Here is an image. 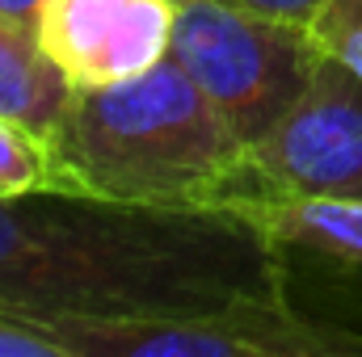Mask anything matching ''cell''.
I'll return each instance as SVG.
<instances>
[{
    "instance_id": "3",
    "label": "cell",
    "mask_w": 362,
    "mask_h": 357,
    "mask_svg": "<svg viewBox=\"0 0 362 357\" xmlns=\"http://www.w3.org/2000/svg\"><path fill=\"white\" fill-rule=\"evenodd\" d=\"M169 55L245 147L308 92L325 59L308 25L257 13L240 0H177Z\"/></svg>"
},
{
    "instance_id": "5",
    "label": "cell",
    "mask_w": 362,
    "mask_h": 357,
    "mask_svg": "<svg viewBox=\"0 0 362 357\" xmlns=\"http://www.w3.org/2000/svg\"><path fill=\"white\" fill-rule=\"evenodd\" d=\"M262 198H362V76L333 55L308 92L249 143Z\"/></svg>"
},
{
    "instance_id": "7",
    "label": "cell",
    "mask_w": 362,
    "mask_h": 357,
    "mask_svg": "<svg viewBox=\"0 0 362 357\" xmlns=\"http://www.w3.org/2000/svg\"><path fill=\"white\" fill-rule=\"evenodd\" d=\"M72 97H76V85L42 47L38 25L13 13H0V114L51 139Z\"/></svg>"
},
{
    "instance_id": "2",
    "label": "cell",
    "mask_w": 362,
    "mask_h": 357,
    "mask_svg": "<svg viewBox=\"0 0 362 357\" xmlns=\"http://www.w3.org/2000/svg\"><path fill=\"white\" fill-rule=\"evenodd\" d=\"M47 147L55 193L228 214L262 198L245 139L173 55L131 80L76 89Z\"/></svg>"
},
{
    "instance_id": "1",
    "label": "cell",
    "mask_w": 362,
    "mask_h": 357,
    "mask_svg": "<svg viewBox=\"0 0 362 357\" xmlns=\"http://www.w3.org/2000/svg\"><path fill=\"white\" fill-rule=\"evenodd\" d=\"M278 253L228 210H148L55 189L0 198V311L42 328L198 311L282 290Z\"/></svg>"
},
{
    "instance_id": "12",
    "label": "cell",
    "mask_w": 362,
    "mask_h": 357,
    "mask_svg": "<svg viewBox=\"0 0 362 357\" xmlns=\"http://www.w3.org/2000/svg\"><path fill=\"white\" fill-rule=\"evenodd\" d=\"M240 4H249V8H257V13H270V17H282V21L308 25V21L320 13L325 0H240Z\"/></svg>"
},
{
    "instance_id": "9",
    "label": "cell",
    "mask_w": 362,
    "mask_h": 357,
    "mask_svg": "<svg viewBox=\"0 0 362 357\" xmlns=\"http://www.w3.org/2000/svg\"><path fill=\"white\" fill-rule=\"evenodd\" d=\"M51 185H55V164L47 139L0 114V198H25Z\"/></svg>"
},
{
    "instance_id": "10",
    "label": "cell",
    "mask_w": 362,
    "mask_h": 357,
    "mask_svg": "<svg viewBox=\"0 0 362 357\" xmlns=\"http://www.w3.org/2000/svg\"><path fill=\"white\" fill-rule=\"evenodd\" d=\"M308 30L325 55H333L354 76H362V0H325L320 13L308 21Z\"/></svg>"
},
{
    "instance_id": "8",
    "label": "cell",
    "mask_w": 362,
    "mask_h": 357,
    "mask_svg": "<svg viewBox=\"0 0 362 357\" xmlns=\"http://www.w3.org/2000/svg\"><path fill=\"white\" fill-rule=\"evenodd\" d=\"M278 248H308L316 257L362 269V198H257L240 206Z\"/></svg>"
},
{
    "instance_id": "6",
    "label": "cell",
    "mask_w": 362,
    "mask_h": 357,
    "mask_svg": "<svg viewBox=\"0 0 362 357\" xmlns=\"http://www.w3.org/2000/svg\"><path fill=\"white\" fill-rule=\"evenodd\" d=\"M173 17L177 0H42L34 25L76 89H105L169 55Z\"/></svg>"
},
{
    "instance_id": "4",
    "label": "cell",
    "mask_w": 362,
    "mask_h": 357,
    "mask_svg": "<svg viewBox=\"0 0 362 357\" xmlns=\"http://www.w3.org/2000/svg\"><path fill=\"white\" fill-rule=\"evenodd\" d=\"M68 357H358L362 332L303 315L286 286L135 320H55Z\"/></svg>"
},
{
    "instance_id": "11",
    "label": "cell",
    "mask_w": 362,
    "mask_h": 357,
    "mask_svg": "<svg viewBox=\"0 0 362 357\" xmlns=\"http://www.w3.org/2000/svg\"><path fill=\"white\" fill-rule=\"evenodd\" d=\"M0 357H68L59 337L38 320L0 311Z\"/></svg>"
},
{
    "instance_id": "13",
    "label": "cell",
    "mask_w": 362,
    "mask_h": 357,
    "mask_svg": "<svg viewBox=\"0 0 362 357\" xmlns=\"http://www.w3.org/2000/svg\"><path fill=\"white\" fill-rule=\"evenodd\" d=\"M38 8H42V0H0V13H13L21 21H34Z\"/></svg>"
}]
</instances>
